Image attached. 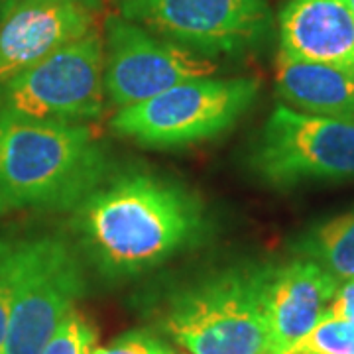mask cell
Returning <instances> with one entry per match:
<instances>
[{"mask_svg":"<svg viewBox=\"0 0 354 354\" xmlns=\"http://www.w3.org/2000/svg\"><path fill=\"white\" fill-rule=\"evenodd\" d=\"M291 354H354V323L325 315Z\"/></svg>","mask_w":354,"mask_h":354,"instance_id":"15","label":"cell"},{"mask_svg":"<svg viewBox=\"0 0 354 354\" xmlns=\"http://www.w3.org/2000/svg\"><path fill=\"white\" fill-rule=\"evenodd\" d=\"M85 291V270L67 242L55 236L18 241L10 317L0 354H41Z\"/></svg>","mask_w":354,"mask_h":354,"instance_id":"5","label":"cell"},{"mask_svg":"<svg viewBox=\"0 0 354 354\" xmlns=\"http://www.w3.org/2000/svg\"><path fill=\"white\" fill-rule=\"evenodd\" d=\"M104 46L93 32L0 85V113L83 122L102 113Z\"/></svg>","mask_w":354,"mask_h":354,"instance_id":"7","label":"cell"},{"mask_svg":"<svg viewBox=\"0 0 354 354\" xmlns=\"http://www.w3.org/2000/svg\"><path fill=\"white\" fill-rule=\"evenodd\" d=\"M264 266H234L165 297L160 325L189 354H270L262 305Z\"/></svg>","mask_w":354,"mask_h":354,"instance_id":"3","label":"cell"},{"mask_svg":"<svg viewBox=\"0 0 354 354\" xmlns=\"http://www.w3.org/2000/svg\"><path fill=\"white\" fill-rule=\"evenodd\" d=\"M120 14L158 38L205 57L244 53L272 30L266 0H118Z\"/></svg>","mask_w":354,"mask_h":354,"instance_id":"8","label":"cell"},{"mask_svg":"<svg viewBox=\"0 0 354 354\" xmlns=\"http://www.w3.org/2000/svg\"><path fill=\"white\" fill-rule=\"evenodd\" d=\"M351 2V8H353V12H354V0H348Z\"/></svg>","mask_w":354,"mask_h":354,"instance_id":"22","label":"cell"},{"mask_svg":"<svg viewBox=\"0 0 354 354\" xmlns=\"http://www.w3.org/2000/svg\"><path fill=\"white\" fill-rule=\"evenodd\" d=\"M16 250H18V241L0 239V351H2V342H4L6 327H8V317H10Z\"/></svg>","mask_w":354,"mask_h":354,"instance_id":"18","label":"cell"},{"mask_svg":"<svg viewBox=\"0 0 354 354\" xmlns=\"http://www.w3.org/2000/svg\"><path fill=\"white\" fill-rule=\"evenodd\" d=\"M93 354H176L171 344L148 329L128 330L106 346L95 348Z\"/></svg>","mask_w":354,"mask_h":354,"instance_id":"17","label":"cell"},{"mask_svg":"<svg viewBox=\"0 0 354 354\" xmlns=\"http://www.w3.org/2000/svg\"><path fill=\"white\" fill-rule=\"evenodd\" d=\"M250 167L272 187L354 179V122L279 104L254 144Z\"/></svg>","mask_w":354,"mask_h":354,"instance_id":"6","label":"cell"},{"mask_svg":"<svg viewBox=\"0 0 354 354\" xmlns=\"http://www.w3.org/2000/svg\"><path fill=\"white\" fill-rule=\"evenodd\" d=\"M102 0H14L0 16V85L99 30Z\"/></svg>","mask_w":354,"mask_h":354,"instance_id":"10","label":"cell"},{"mask_svg":"<svg viewBox=\"0 0 354 354\" xmlns=\"http://www.w3.org/2000/svg\"><path fill=\"white\" fill-rule=\"evenodd\" d=\"M327 315L354 323V278L339 283V290L330 301Z\"/></svg>","mask_w":354,"mask_h":354,"instance_id":"19","label":"cell"},{"mask_svg":"<svg viewBox=\"0 0 354 354\" xmlns=\"http://www.w3.org/2000/svg\"><path fill=\"white\" fill-rule=\"evenodd\" d=\"M295 250L339 281L354 278V209L311 228Z\"/></svg>","mask_w":354,"mask_h":354,"instance_id":"14","label":"cell"},{"mask_svg":"<svg viewBox=\"0 0 354 354\" xmlns=\"http://www.w3.org/2000/svg\"><path fill=\"white\" fill-rule=\"evenodd\" d=\"M102 46L104 93L120 109L148 101L179 83L216 73L211 57L158 38L122 16L106 18Z\"/></svg>","mask_w":354,"mask_h":354,"instance_id":"9","label":"cell"},{"mask_svg":"<svg viewBox=\"0 0 354 354\" xmlns=\"http://www.w3.org/2000/svg\"><path fill=\"white\" fill-rule=\"evenodd\" d=\"M73 228L102 276H138L197 246L209 232L203 203L153 174L104 179L73 209Z\"/></svg>","mask_w":354,"mask_h":354,"instance_id":"1","label":"cell"},{"mask_svg":"<svg viewBox=\"0 0 354 354\" xmlns=\"http://www.w3.org/2000/svg\"><path fill=\"white\" fill-rule=\"evenodd\" d=\"M97 342V330L87 317L71 309L59 327L51 335L41 354H93Z\"/></svg>","mask_w":354,"mask_h":354,"instance_id":"16","label":"cell"},{"mask_svg":"<svg viewBox=\"0 0 354 354\" xmlns=\"http://www.w3.org/2000/svg\"><path fill=\"white\" fill-rule=\"evenodd\" d=\"M106 169V153L83 122L0 113V193L12 209H75Z\"/></svg>","mask_w":354,"mask_h":354,"instance_id":"2","label":"cell"},{"mask_svg":"<svg viewBox=\"0 0 354 354\" xmlns=\"http://www.w3.org/2000/svg\"><path fill=\"white\" fill-rule=\"evenodd\" d=\"M279 51L291 59L354 69L348 0H290L278 18Z\"/></svg>","mask_w":354,"mask_h":354,"instance_id":"12","label":"cell"},{"mask_svg":"<svg viewBox=\"0 0 354 354\" xmlns=\"http://www.w3.org/2000/svg\"><path fill=\"white\" fill-rule=\"evenodd\" d=\"M276 87L297 113L354 122V69L299 62L279 51Z\"/></svg>","mask_w":354,"mask_h":354,"instance_id":"13","label":"cell"},{"mask_svg":"<svg viewBox=\"0 0 354 354\" xmlns=\"http://www.w3.org/2000/svg\"><path fill=\"white\" fill-rule=\"evenodd\" d=\"M256 79H191L120 109L111 127L148 148H181L227 132L256 101Z\"/></svg>","mask_w":354,"mask_h":354,"instance_id":"4","label":"cell"},{"mask_svg":"<svg viewBox=\"0 0 354 354\" xmlns=\"http://www.w3.org/2000/svg\"><path fill=\"white\" fill-rule=\"evenodd\" d=\"M339 279L311 260L264 266L262 305L270 354H291L321 323L339 290Z\"/></svg>","mask_w":354,"mask_h":354,"instance_id":"11","label":"cell"},{"mask_svg":"<svg viewBox=\"0 0 354 354\" xmlns=\"http://www.w3.org/2000/svg\"><path fill=\"white\" fill-rule=\"evenodd\" d=\"M12 2H14V0H0V16L6 12V10H8L10 6H12Z\"/></svg>","mask_w":354,"mask_h":354,"instance_id":"21","label":"cell"},{"mask_svg":"<svg viewBox=\"0 0 354 354\" xmlns=\"http://www.w3.org/2000/svg\"><path fill=\"white\" fill-rule=\"evenodd\" d=\"M10 211H14L12 205L6 201V197H4V195L0 193V216H4L6 213H10Z\"/></svg>","mask_w":354,"mask_h":354,"instance_id":"20","label":"cell"}]
</instances>
